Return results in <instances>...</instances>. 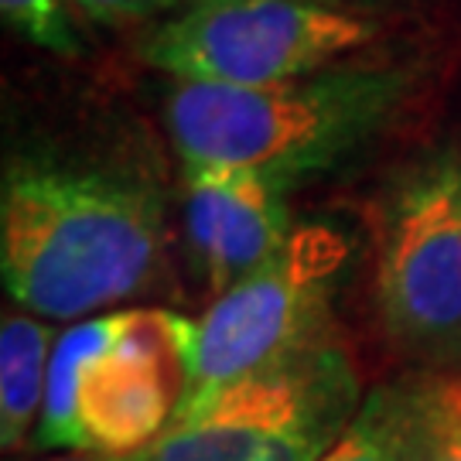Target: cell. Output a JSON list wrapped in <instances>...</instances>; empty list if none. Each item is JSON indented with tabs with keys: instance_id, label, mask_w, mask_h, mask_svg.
I'll use <instances>...</instances> for the list:
<instances>
[{
	"instance_id": "10",
	"label": "cell",
	"mask_w": 461,
	"mask_h": 461,
	"mask_svg": "<svg viewBox=\"0 0 461 461\" xmlns=\"http://www.w3.org/2000/svg\"><path fill=\"white\" fill-rule=\"evenodd\" d=\"M434 376L366 390L346 434L321 461H420L428 445Z\"/></svg>"
},
{
	"instance_id": "12",
	"label": "cell",
	"mask_w": 461,
	"mask_h": 461,
	"mask_svg": "<svg viewBox=\"0 0 461 461\" xmlns=\"http://www.w3.org/2000/svg\"><path fill=\"white\" fill-rule=\"evenodd\" d=\"M420 461H461V379L434 376L428 445Z\"/></svg>"
},
{
	"instance_id": "2",
	"label": "cell",
	"mask_w": 461,
	"mask_h": 461,
	"mask_svg": "<svg viewBox=\"0 0 461 461\" xmlns=\"http://www.w3.org/2000/svg\"><path fill=\"white\" fill-rule=\"evenodd\" d=\"M403 93L400 68L363 62L267 86L175 83L165 123L185 167H249L291 188L356 154Z\"/></svg>"
},
{
	"instance_id": "5",
	"label": "cell",
	"mask_w": 461,
	"mask_h": 461,
	"mask_svg": "<svg viewBox=\"0 0 461 461\" xmlns=\"http://www.w3.org/2000/svg\"><path fill=\"white\" fill-rule=\"evenodd\" d=\"M376 312L407 363L461 366V148L417 154L376 202Z\"/></svg>"
},
{
	"instance_id": "13",
	"label": "cell",
	"mask_w": 461,
	"mask_h": 461,
	"mask_svg": "<svg viewBox=\"0 0 461 461\" xmlns=\"http://www.w3.org/2000/svg\"><path fill=\"white\" fill-rule=\"evenodd\" d=\"M83 21L99 28H131V24H158L178 14L192 0H72Z\"/></svg>"
},
{
	"instance_id": "14",
	"label": "cell",
	"mask_w": 461,
	"mask_h": 461,
	"mask_svg": "<svg viewBox=\"0 0 461 461\" xmlns=\"http://www.w3.org/2000/svg\"><path fill=\"white\" fill-rule=\"evenodd\" d=\"M28 461H116V458H99V455H79V451H49L41 458H28ZM131 461V458H127Z\"/></svg>"
},
{
	"instance_id": "9",
	"label": "cell",
	"mask_w": 461,
	"mask_h": 461,
	"mask_svg": "<svg viewBox=\"0 0 461 461\" xmlns=\"http://www.w3.org/2000/svg\"><path fill=\"white\" fill-rule=\"evenodd\" d=\"M62 329L24 312H4L0 321V447L24 451L34 445L41 407H45V386H49L51 352Z\"/></svg>"
},
{
	"instance_id": "4",
	"label": "cell",
	"mask_w": 461,
	"mask_h": 461,
	"mask_svg": "<svg viewBox=\"0 0 461 461\" xmlns=\"http://www.w3.org/2000/svg\"><path fill=\"white\" fill-rule=\"evenodd\" d=\"M363 383L331 331L280 363L188 393L131 461H321L363 407Z\"/></svg>"
},
{
	"instance_id": "7",
	"label": "cell",
	"mask_w": 461,
	"mask_h": 461,
	"mask_svg": "<svg viewBox=\"0 0 461 461\" xmlns=\"http://www.w3.org/2000/svg\"><path fill=\"white\" fill-rule=\"evenodd\" d=\"M346 264L348 240L335 226H294L274 260L195 318L188 393L249 376L331 335V297Z\"/></svg>"
},
{
	"instance_id": "6",
	"label": "cell",
	"mask_w": 461,
	"mask_h": 461,
	"mask_svg": "<svg viewBox=\"0 0 461 461\" xmlns=\"http://www.w3.org/2000/svg\"><path fill=\"white\" fill-rule=\"evenodd\" d=\"M373 38L363 14L308 0H192L150 24L137 51L175 83L267 86L339 66Z\"/></svg>"
},
{
	"instance_id": "1",
	"label": "cell",
	"mask_w": 461,
	"mask_h": 461,
	"mask_svg": "<svg viewBox=\"0 0 461 461\" xmlns=\"http://www.w3.org/2000/svg\"><path fill=\"white\" fill-rule=\"evenodd\" d=\"M167 264L161 188L127 167L17 154L0 182V277L17 308L83 321L131 308Z\"/></svg>"
},
{
	"instance_id": "8",
	"label": "cell",
	"mask_w": 461,
	"mask_h": 461,
	"mask_svg": "<svg viewBox=\"0 0 461 461\" xmlns=\"http://www.w3.org/2000/svg\"><path fill=\"white\" fill-rule=\"evenodd\" d=\"M287 185L249 167H185V243L209 297L226 294L291 240Z\"/></svg>"
},
{
	"instance_id": "11",
	"label": "cell",
	"mask_w": 461,
	"mask_h": 461,
	"mask_svg": "<svg viewBox=\"0 0 461 461\" xmlns=\"http://www.w3.org/2000/svg\"><path fill=\"white\" fill-rule=\"evenodd\" d=\"M0 14L7 32L49 55L79 59L86 51L83 17L72 0H0Z\"/></svg>"
},
{
	"instance_id": "3",
	"label": "cell",
	"mask_w": 461,
	"mask_h": 461,
	"mask_svg": "<svg viewBox=\"0 0 461 461\" xmlns=\"http://www.w3.org/2000/svg\"><path fill=\"white\" fill-rule=\"evenodd\" d=\"M195 318L131 304L62 329L49 366L38 451L127 461L148 451L192 390Z\"/></svg>"
},
{
	"instance_id": "15",
	"label": "cell",
	"mask_w": 461,
	"mask_h": 461,
	"mask_svg": "<svg viewBox=\"0 0 461 461\" xmlns=\"http://www.w3.org/2000/svg\"><path fill=\"white\" fill-rule=\"evenodd\" d=\"M308 4H321V7H339V11H348V0H308Z\"/></svg>"
}]
</instances>
